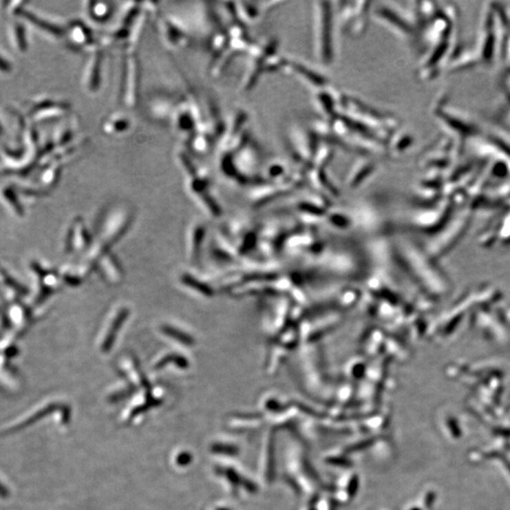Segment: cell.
<instances>
[{
  "instance_id": "1",
  "label": "cell",
  "mask_w": 510,
  "mask_h": 510,
  "mask_svg": "<svg viewBox=\"0 0 510 510\" xmlns=\"http://www.w3.org/2000/svg\"><path fill=\"white\" fill-rule=\"evenodd\" d=\"M315 45L319 62L330 65L334 59L333 9L327 2L315 3Z\"/></svg>"
},
{
  "instance_id": "2",
  "label": "cell",
  "mask_w": 510,
  "mask_h": 510,
  "mask_svg": "<svg viewBox=\"0 0 510 510\" xmlns=\"http://www.w3.org/2000/svg\"><path fill=\"white\" fill-rule=\"evenodd\" d=\"M285 70L288 71V73H293V75L298 76L301 81L314 86V87L326 89L327 85H328L327 83L328 81L326 78L322 77L315 71L299 65V63L288 62Z\"/></svg>"
},
{
  "instance_id": "3",
  "label": "cell",
  "mask_w": 510,
  "mask_h": 510,
  "mask_svg": "<svg viewBox=\"0 0 510 510\" xmlns=\"http://www.w3.org/2000/svg\"><path fill=\"white\" fill-rule=\"evenodd\" d=\"M376 169V164L374 162L370 161H363L361 163L355 166L354 170H352L351 178H350V182H360L361 180L369 176L372 172L375 171Z\"/></svg>"
},
{
  "instance_id": "4",
  "label": "cell",
  "mask_w": 510,
  "mask_h": 510,
  "mask_svg": "<svg viewBox=\"0 0 510 510\" xmlns=\"http://www.w3.org/2000/svg\"><path fill=\"white\" fill-rule=\"evenodd\" d=\"M12 30L15 47H17L19 52H26L28 47L26 32H25L23 25L19 24V22H15Z\"/></svg>"
},
{
  "instance_id": "5",
  "label": "cell",
  "mask_w": 510,
  "mask_h": 510,
  "mask_svg": "<svg viewBox=\"0 0 510 510\" xmlns=\"http://www.w3.org/2000/svg\"><path fill=\"white\" fill-rule=\"evenodd\" d=\"M95 8H91V14H95L93 17H96V19H101L103 17H108L109 12H111V9L105 3H93Z\"/></svg>"
},
{
  "instance_id": "6",
  "label": "cell",
  "mask_w": 510,
  "mask_h": 510,
  "mask_svg": "<svg viewBox=\"0 0 510 510\" xmlns=\"http://www.w3.org/2000/svg\"><path fill=\"white\" fill-rule=\"evenodd\" d=\"M268 174L270 175L271 177L280 176L281 174H285V167L280 166V164H273L268 167Z\"/></svg>"
},
{
  "instance_id": "7",
  "label": "cell",
  "mask_w": 510,
  "mask_h": 510,
  "mask_svg": "<svg viewBox=\"0 0 510 510\" xmlns=\"http://www.w3.org/2000/svg\"><path fill=\"white\" fill-rule=\"evenodd\" d=\"M12 70L11 63L6 62V60L0 56V72L10 73Z\"/></svg>"
},
{
  "instance_id": "8",
  "label": "cell",
  "mask_w": 510,
  "mask_h": 510,
  "mask_svg": "<svg viewBox=\"0 0 510 510\" xmlns=\"http://www.w3.org/2000/svg\"><path fill=\"white\" fill-rule=\"evenodd\" d=\"M8 496H9V492H8L7 489L0 484V497H4L5 498V497H7Z\"/></svg>"
},
{
  "instance_id": "9",
  "label": "cell",
  "mask_w": 510,
  "mask_h": 510,
  "mask_svg": "<svg viewBox=\"0 0 510 510\" xmlns=\"http://www.w3.org/2000/svg\"><path fill=\"white\" fill-rule=\"evenodd\" d=\"M2 136V128L1 126H0V137Z\"/></svg>"
}]
</instances>
